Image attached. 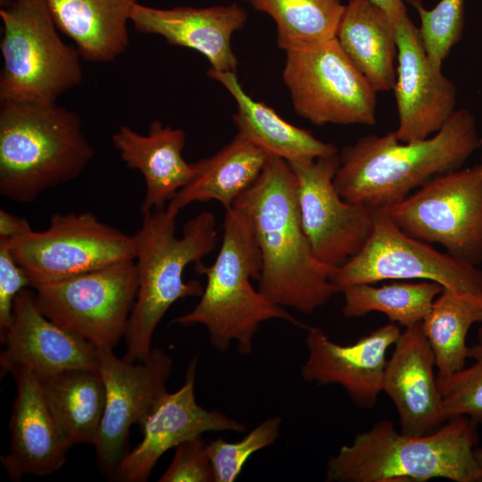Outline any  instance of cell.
I'll return each instance as SVG.
<instances>
[{
	"label": "cell",
	"instance_id": "6da1fadb",
	"mask_svg": "<svg viewBox=\"0 0 482 482\" xmlns=\"http://www.w3.org/2000/svg\"><path fill=\"white\" fill-rule=\"evenodd\" d=\"M233 205L251 218L262 258L258 290L270 301L310 314L339 292L331 281L336 268L312 253L301 223L295 176L287 161L269 155Z\"/></svg>",
	"mask_w": 482,
	"mask_h": 482
},
{
	"label": "cell",
	"instance_id": "7a4b0ae2",
	"mask_svg": "<svg viewBox=\"0 0 482 482\" xmlns=\"http://www.w3.org/2000/svg\"><path fill=\"white\" fill-rule=\"evenodd\" d=\"M478 148L475 117L461 108L423 140L402 142L390 131L345 146L333 182L347 202L387 209L429 180L461 169Z\"/></svg>",
	"mask_w": 482,
	"mask_h": 482
},
{
	"label": "cell",
	"instance_id": "3957f363",
	"mask_svg": "<svg viewBox=\"0 0 482 482\" xmlns=\"http://www.w3.org/2000/svg\"><path fill=\"white\" fill-rule=\"evenodd\" d=\"M477 426L467 416H454L433 433L413 436L397 431L388 420L377 421L330 457L325 480L482 482V465L475 455Z\"/></svg>",
	"mask_w": 482,
	"mask_h": 482
},
{
	"label": "cell",
	"instance_id": "277c9868",
	"mask_svg": "<svg viewBox=\"0 0 482 482\" xmlns=\"http://www.w3.org/2000/svg\"><path fill=\"white\" fill-rule=\"evenodd\" d=\"M195 270L206 277L200 300L171 323L204 326L216 350L225 352L235 341L239 353L249 354L260 325L270 320L307 328L253 287L251 280H259L261 275L262 258L251 218L241 207L226 210L221 245L213 263L206 266L200 262Z\"/></svg>",
	"mask_w": 482,
	"mask_h": 482
},
{
	"label": "cell",
	"instance_id": "5b68a950",
	"mask_svg": "<svg viewBox=\"0 0 482 482\" xmlns=\"http://www.w3.org/2000/svg\"><path fill=\"white\" fill-rule=\"evenodd\" d=\"M179 212L168 205L145 213L134 235L138 287L124 337L127 351L122 358L129 362L148 356L154 333L174 303L203 294L199 281L184 280V270L216 247V218L211 212H200L186 222L179 237Z\"/></svg>",
	"mask_w": 482,
	"mask_h": 482
},
{
	"label": "cell",
	"instance_id": "8992f818",
	"mask_svg": "<svg viewBox=\"0 0 482 482\" xmlns=\"http://www.w3.org/2000/svg\"><path fill=\"white\" fill-rule=\"evenodd\" d=\"M0 194L30 203L82 173L95 155L79 115L53 104L0 102Z\"/></svg>",
	"mask_w": 482,
	"mask_h": 482
},
{
	"label": "cell",
	"instance_id": "52a82bcc",
	"mask_svg": "<svg viewBox=\"0 0 482 482\" xmlns=\"http://www.w3.org/2000/svg\"><path fill=\"white\" fill-rule=\"evenodd\" d=\"M0 18V102L53 104L82 82L83 59L61 38L45 0H12Z\"/></svg>",
	"mask_w": 482,
	"mask_h": 482
},
{
	"label": "cell",
	"instance_id": "ba28073f",
	"mask_svg": "<svg viewBox=\"0 0 482 482\" xmlns=\"http://www.w3.org/2000/svg\"><path fill=\"white\" fill-rule=\"evenodd\" d=\"M286 54L282 78L296 114L316 126L376 123L378 92L337 37Z\"/></svg>",
	"mask_w": 482,
	"mask_h": 482
},
{
	"label": "cell",
	"instance_id": "9c48e42d",
	"mask_svg": "<svg viewBox=\"0 0 482 482\" xmlns=\"http://www.w3.org/2000/svg\"><path fill=\"white\" fill-rule=\"evenodd\" d=\"M137 287L131 260L33 288L46 318L97 349L113 350L125 337Z\"/></svg>",
	"mask_w": 482,
	"mask_h": 482
},
{
	"label": "cell",
	"instance_id": "30bf717a",
	"mask_svg": "<svg viewBox=\"0 0 482 482\" xmlns=\"http://www.w3.org/2000/svg\"><path fill=\"white\" fill-rule=\"evenodd\" d=\"M7 241L32 287L136 256L134 235L101 221L91 212L54 213L46 230L30 229Z\"/></svg>",
	"mask_w": 482,
	"mask_h": 482
},
{
	"label": "cell",
	"instance_id": "8fae6325",
	"mask_svg": "<svg viewBox=\"0 0 482 482\" xmlns=\"http://www.w3.org/2000/svg\"><path fill=\"white\" fill-rule=\"evenodd\" d=\"M385 210L406 234L438 244L461 262H482V157L472 167L429 180Z\"/></svg>",
	"mask_w": 482,
	"mask_h": 482
},
{
	"label": "cell",
	"instance_id": "7c38bea8",
	"mask_svg": "<svg viewBox=\"0 0 482 482\" xmlns=\"http://www.w3.org/2000/svg\"><path fill=\"white\" fill-rule=\"evenodd\" d=\"M412 278L436 282L482 305V270L478 266L406 234L385 209L377 210L372 234L363 248L331 276L339 292L351 285Z\"/></svg>",
	"mask_w": 482,
	"mask_h": 482
},
{
	"label": "cell",
	"instance_id": "4fadbf2b",
	"mask_svg": "<svg viewBox=\"0 0 482 482\" xmlns=\"http://www.w3.org/2000/svg\"><path fill=\"white\" fill-rule=\"evenodd\" d=\"M339 154L288 162L296 180L301 223L314 257L337 268L370 237L378 209L343 199L334 186Z\"/></svg>",
	"mask_w": 482,
	"mask_h": 482
},
{
	"label": "cell",
	"instance_id": "5bb4252c",
	"mask_svg": "<svg viewBox=\"0 0 482 482\" xmlns=\"http://www.w3.org/2000/svg\"><path fill=\"white\" fill-rule=\"evenodd\" d=\"M172 365L171 358L157 347L137 364L117 357L113 350L97 349L105 409L94 446L97 466L109 479L129 452L130 428L140 426L167 392Z\"/></svg>",
	"mask_w": 482,
	"mask_h": 482
},
{
	"label": "cell",
	"instance_id": "9a60e30c",
	"mask_svg": "<svg viewBox=\"0 0 482 482\" xmlns=\"http://www.w3.org/2000/svg\"><path fill=\"white\" fill-rule=\"evenodd\" d=\"M197 357L187 365L185 381L175 392H166L140 425L143 438L116 468L111 480L147 481L158 460L170 449L210 431L243 433L245 425L215 410L199 405L195 395Z\"/></svg>",
	"mask_w": 482,
	"mask_h": 482
},
{
	"label": "cell",
	"instance_id": "2e32d148",
	"mask_svg": "<svg viewBox=\"0 0 482 482\" xmlns=\"http://www.w3.org/2000/svg\"><path fill=\"white\" fill-rule=\"evenodd\" d=\"M397 42L395 92L402 142L426 139L436 133L454 113L457 90L441 69L429 61L419 29L409 16L395 25Z\"/></svg>",
	"mask_w": 482,
	"mask_h": 482
},
{
	"label": "cell",
	"instance_id": "e0dca14e",
	"mask_svg": "<svg viewBox=\"0 0 482 482\" xmlns=\"http://www.w3.org/2000/svg\"><path fill=\"white\" fill-rule=\"evenodd\" d=\"M306 331L303 379L318 386L338 385L354 405L373 408L382 392L387 351L402 332L398 324H385L349 345L332 341L319 327H307Z\"/></svg>",
	"mask_w": 482,
	"mask_h": 482
},
{
	"label": "cell",
	"instance_id": "ac0fdd59",
	"mask_svg": "<svg viewBox=\"0 0 482 482\" xmlns=\"http://www.w3.org/2000/svg\"><path fill=\"white\" fill-rule=\"evenodd\" d=\"M12 324L1 344L2 375L18 369L39 378L72 369L97 370V348L46 318L27 287L16 296Z\"/></svg>",
	"mask_w": 482,
	"mask_h": 482
},
{
	"label": "cell",
	"instance_id": "d6986e66",
	"mask_svg": "<svg viewBox=\"0 0 482 482\" xmlns=\"http://www.w3.org/2000/svg\"><path fill=\"white\" fill-rule=\"evenodd\" d=\"M394 346L386 361L382 392L395 404L403 434H431L449 417L435 376L434 354L421 323L405 328Z\"/></svg>",
	"mask_w": 482,
	"mask_h": 482
},
{
	"label": "cell",
	"instance_id": "ffe728a7",
	"mask_svg": "<svg viewBox=\"0 0 482 482\" xmlns=\"http://www.w3.org/2000/svg\"><path fill=\"white\" fill-rule=\"evenodd\" d=\"M10 374L16 395L9 423L10 451L1 456V464L16 481L26 475L52 474L64 464L71 445L56 423L39 378L24 369Z\"/></svg>",
	"mask_w": 482,
	"mask_h": 482
},
{
	"label": "cell",
	"instance_id": "44dd1931",
	"mask_svg": "<svg viewBox=\"0 0 482 482\" xmlns=\"http://www.w3.org/2000/svg\"><path fill=\"white\" fill-rule=\"evenodd\" d=\"M247 21V12L237 4L169 9L135 4L130 23L141 34L157 35L172 46L197 51L210 69L236 72L237 60L232 50L233 34Z\"/></svg>",
	"mask_w": 482,
	"mask_h": 482
},
{
	"label": "cell",
	"instance_id": "7402d4cb",
	"mask_svg": "<svg viewBox=\"0 0 482 482\" xmlns=\"http://www.w3.org/2000/svg\"><path fill=\"white\" fill-rule=\"evenodd\" d=\"M112 142L127 167L138 170L144 178L142 215L163 208L197 172L195 162H188L183 157L184 130L159 120L150 124L146 135L120 126L112 135Z\"/></svg>",
	"mask_w": 482,
	"mask_h": 482
},
{
	"label": "cell",
	"instance_id": "603a6c76",
	"mask_svg": "<svg viewBox=\"0 0 482 482\" xmlns=\"http://www.w3.org/2000/svg\"><path fill=\"white\" fill-rule=\"evenodd\" d=\"M59 31L82 59L110 62L129 44L130 14L138 0H45Z\"/></svg>",
	"mask_w": 482,
	"mask_h": 482
},
{
	"label": "cell",
	"instance_id": "cb8c5ba5",
	"mask_svg": "<svg viewBox=\"0 0 482 482\" xmlns=\"http://www.w3.org/2000/svg\"><path fill=\"white\" fill-rule=\"evenodd\" d=\"M207 75L220 83L237 103L233 121L237 133L269 155L287 162L313 160L338 153L337 147L316 138L310 131L286 121L272 108L248 96L236 72L209 69Z\"/></svg>",
	"mask_w": 482,
	"mask_h": 482
},
{
	"label": "cell",
	"instance_id": "d4e9b609",
	"mask_svg": "<svg viewBox=\"0 0 482 482\" xmlns=\"http://www.w3.org/2000/svg\"><path fill=\"white\" fill-rule=\"evenodd\" d=\"M336 37L377 92L394 88L396 27L382 8L371 0H349Z\"/></svg>",
	"mask_w": 482,
	"mask_h": 482
},
{
	"label": "cell",
	"instance_id": "484cf974",
	"mask_svg": "<svg viewBox=\"0 0 482 482\" xmlns=\"http://www.w3.org/2000/svg\"><path fill=\"white\" fill-rule=\"evenodd\" d=\"M269 154L237 133L213 155L195 162L197 172L169 206L180 212L188 204L215 200L228 210L261 174Z\"/></svg>",
	"mask_w": 482,
	"mask_h": 482
},
{
	"label": "cell",
	"instance_id": "4316f807",
	"mask_svg": "<svg viewBox=\"0 0 482 482\" xmlns=\"http://www.w3.org/2000/svg\"><path fill=\"white\" fill-rule=\"evenodd\" d=\"M39 379L71 447L79 444L94 445L105 409V386L98 370L72 369Z\"/></svg>",
	"mask_w": 482,
	"mask_h": 482
},
{
	"label": "cell",
	"instance_id": "83f0119b",
	"mask_svg": "<svg viewBox=\"0 0 482 482\" xmlns=\"http://www.w3.org/2000/svg\"><path fill=\"white\" fill-rule=\"evenodd\" d=\"M476 323H482V305L443 288L421 322L437 378L451 376L466 366L467 335Z\"/></svg>",
	"mask_w": 482,
	"mask_h": 482
},
{
	"label": "cell",
	"instance_id": "f1b7e54d",
	"mask_svg": "<svg viewBox=\"0 0 482 482\" xmlns=\"http://www.w3.org/2000/svg\"><path fill=\"white\" fill-rule=\"evenodd\" d=\"M443 287L433 281L394 282L375 287L356 284L344 287L342 309L346 318L363 317L370 312L385 314L390 322L405 328L421 323Z\"/></svg>",
	"mask_w": 482,
	"mask_h": 482
},
{
	"label": "cell",
	"instance_id": "f546056e",
	"mask_svg": "<svg viewBox=\"0 0 482 482\" xmlns=\"http://www.w3.org/2000/svg\"><path fill=\"white\" fill-rule=\"evenodd\" d=\"M270 15L277 27V44L288 51L336 37L345 4L340 0H249Z\"/></svg>",
	"mask_w": 482,
	"mask_h": 482
},
{
	"label": "cell",
	"instance_id": "4dcf8cb0",
	"mask_svg": "<svg viewBox=\"0 0 482 482\" xmlns=\"http://www.w3.org/2000/svg\"><path fill=\"white\" fill-rule=\"evenodd\" d=\"M420 20V37L431 63L442 70L452 48L461 38L464 29V0H440L426 10L420 0H409Z\"/></svg>",
	"mask_w": 482,
	"mask_h": 482
},
{
	"label": "cell",
	"instance_id": "1f68e13d",
	"mask_svg": "<svg viewBox=\"0 0 482 482\" xmlns=\"http://www.w3.org/2000/svg\"><path fill=\"white\" fill-rule=\"evenodd\" d=\"M468 358L473 360L469 367L436 382L447 416H467L475 423L482 424V327L477 340L469 346Z\"/></svg>",
	"mask_w": 482,
	"mask_h": 482
},
{
	"label": "cell",
	"instance_id": "d6a6232c",
	"mask_svg": "<svg viewBox=\"0 0 482 482\" xmlns=\"http://www.w3.org/2000/svg\"><path fill=\"white\" fill-rule=\"evenodd\" d=\"M281 423V418L275 416L260 423L239 441L229 442L222 438L209 441L207 447L214 482L235 481L252 454L276 442Z\"/></svg>",
	"mask_w": 482,
	"mask_h": 482
},
{
	"label": "cell",
	"instance_id": "836d02e7",
	"mask_svg": "<svg viewBox=\"0 0 482 482\" xmlns=\"http://www.w3.org/2000/svg\"><path fill=\"white\" fill-rule=\"evenodd\" d=\"M173 459L160 477V482H214L207 443L202 436L175 448Z\"/></svg>",
	"mask_w": 482,
	"mask_h": 482
},
{
	"label": "cell",
	"instance_id": "e575fe53",
	"mask_svg": "<svg viewBox=\"0 0 482 482\" xmlns=\"http://www.w3.org/2000/svg\"><path fill=\"white\" fill-rule=\"evenodd\" d=\"M30 281L24 270L14 260L5 238H0V341L12 324L13 303L18 294Z\"/></svg>",
	"mask_w": 482,
	"mask_h": 482
},
{
	"label": "cell",
	"instance_id": "d590c367",
	"mask_svg": "<svg viewBox=\"0 0 482 482\" xmlns=\"http://www.w3.org/2000/svg\"><path fill=\"white\" fill-rule=\"evenodd\" d=\"M31 229L28 220L0 210V238L12 239Z\"/></svg>",
	"mask_w": 482,
	"mask_h": 482
},
{
	"label": "cell",
	"instance_id": "8d00e7d4",
	"mask_svg": "<svg viewBox=\"0 0 482 482\" xmlns=\"http://www.w3.org/2000/svg\"><path fill=\"white\" fill-rule=\"evenodd\" d=\"M382 8L389 16L395 25L408 17L403 0H371Z\"/></svg>",
	"mask_w": 482,
	"mask_h": 482
},
{
	"label": "cell",
	"instance_id": "74e56055",
	"mask_svg": "<svg viewBox=\"0 0 482 482\" xmlns=\"http://www.w3.org/2000/svg\"><path fill=\"white\" fill-rule=\"evenodd\" d=\"M475 455L478 462L482 465V447L475 448Z\"/></svg>",
	"mask_w": 482,
	"mask_h": 482
},
{
	"label": "cell",
	"instance_id": "f35d334b",
	"mask_svg": "<svg viewBox=\"0 0 482 482\" xmlns=\"http://www.w3.org/2000/svg\"><path fill=\"white\" fill-rule=\"evenodd\" d=\"M12 0H0L1 8L7 6Z\"/></svg>",
	"mask_w": 482,
	"mask_h": 482
},
{
	"label": "cell",
	"instance_id": "ab89813d",
	"mask_svg": "<svg viewBox=\"0 0 482 482\" xmlns=\"http://www.w3.org/2000/svg\"><path fill=\"white\" fill-rule=\"evenodd\" d=\"M480 148H482V137H480Z\"/></svg>",
	"mask_w": 482,
	"mask_h": 482
},
{
	"label": "cell",
	"instance_id": "60d3db41",
	"mask_svg": "<svg viewBox=\"0 0 482 482\" xmlns=\"http://www.w3.org/2000/svg\"><path fill=\"white\" fill-rule=\"evenodd\" d=\"M242 1H249V0H242Z\"/></svg>",
	"mask_w": 482,
	"mask_h": 482
}]
</instances>
